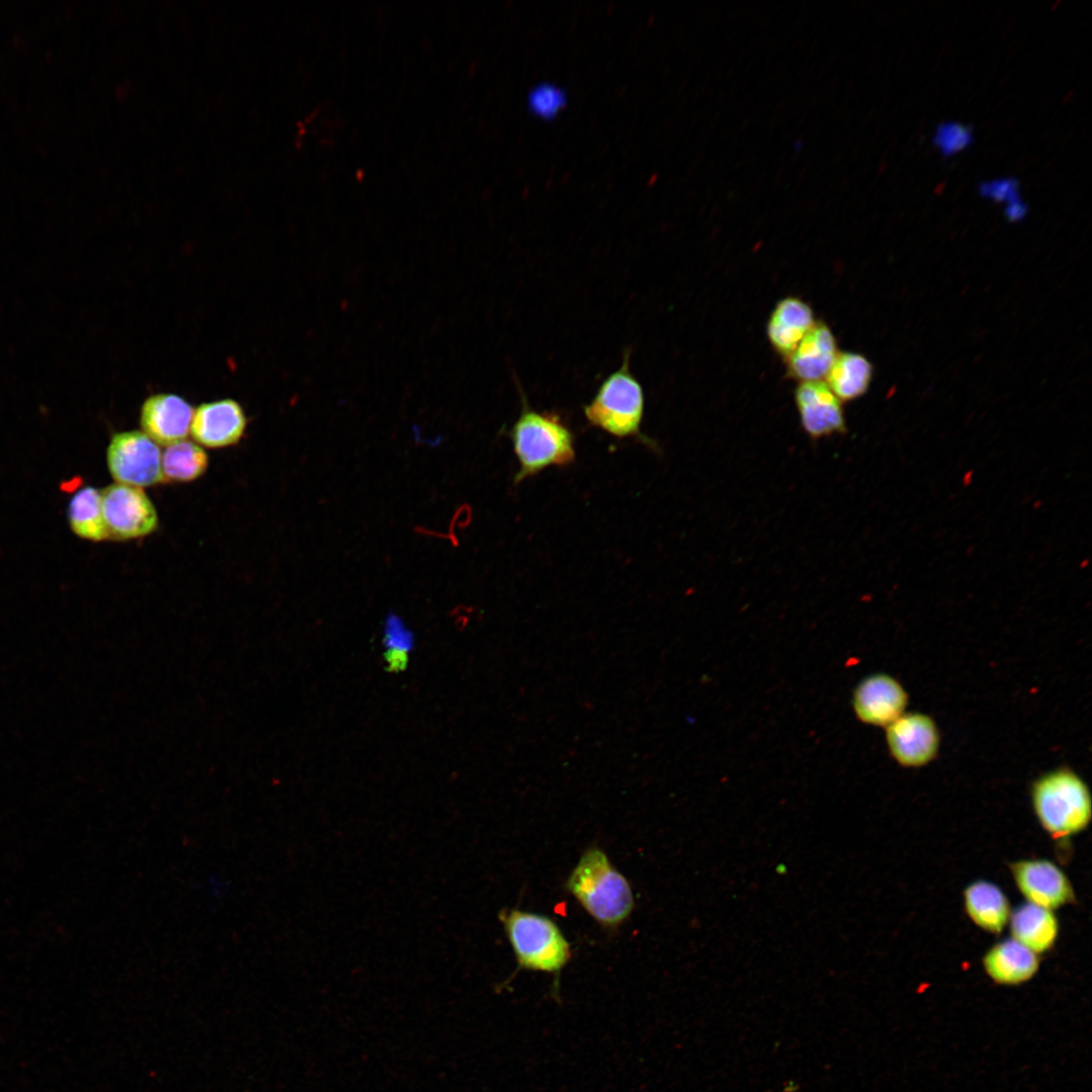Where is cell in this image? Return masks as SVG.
<instances>
[{
  "mask_svg": "<svg viewBox=\"0 0 1092 1092\" xmlns=\"http://www.w3.org/2000/svg\"><path fill=\"white\" fill-rule=\"evenodd\" d=\"M510 439L519 463L515 484L549 467L569 466L575 460V438L562 417L555 412L531 408L524 394L522 411L511 428Z\"/></svg>",
  "mask_w": 1092,
  "mask_h": 1092,
  "instance_id": "cell-1",
  "label": "cell"
},
{
  "mask_svg": "<svg viewBox=\"0 0 1092 1092\" xmlns=\"http://www.w3.org/2000/svg\"><path fill=\"white\" fill-rule=\"evenodd\" d=\"M565 888L606 928L621 925L634 908L628 880L597 846L582 853L567 878Z\"/></svg>",
  "mask_w": 1092,
  "mask_h": 1092,
  "instance_id": "cell-2",
  "label": "cell"
},
{
  "mask_svg": "<svg viewBox=\"0 0 1092 1092\" xmlns=\"http://www.w3.org/2000/svg\"><path fill=\"white\" fill-rule=\"evenodd\" d=\"M1031 805L1042 829L1053 838L1084 831L1092 819V796L1087 783L1069 767L1038 777L1030 790Z\"/></svg>",
  "mask_w": 1092,
  "mask_h": 1092,
  "instance_id": "cell-3",
  "label": "cell"
},
{
  "mask_svg": "<svg viewBox=\"0 0 1092 1092\" xmlns=\"http://www.w3.org/2000/svg\"><path fill=\"white\" fill-rule=\"evenodd\" d=\"M515 953L518 969L553 974L558 979L571 957L570 944L549 917L510 909L499 915Z\"/></svg>",
  "mask_w": 1092,
  "mask_h": 1092,
  "instance_id": "cell-4",
  "label": "cell"
},
{
  "mask_svg": "<svg viewBox=\"0 0 1092 1092\" xmlns=\"http://www.w3.org/2000/svg\"><path fill=\"white\" fill-rule=\"evenodd\" d=\"M644 411V390L630 370V351L626 350L622 365L601 383L583 406V415L592 427L615 438H642Z\"/></svg>",
  "mask_w": 1092,
  "mask_h": 1092,
  "instance_id": "cell-5",
  "label": "cell"
},
{
  "mask_svg": "<svg viewBox=\"0 0 1092 1092\" xmlns=\"http://www.w3.org/2000/svg\"><path fill=\"white\" fill-rule=\"evenodd\" d=\"M106 462L117 483L143 487L164 480L161 450L141 431L112 435L106 450Z\"/></svg>",
  "mask_w": 1092,
  "mask_h": 1092,
  "instance_id": "cell-6",
  "label": "cell"
},
{
  "mask_svg": "<svg viewBox=\"0 0 1092 1092\" xmlns=\"http://www.w3.org/2000/svg\"><path fill=\"white\" fill-rule=\"evenodd\" d=\"M101 500L107 539L140 538L157 528L156 509L141 487L116 482L101 489Z\"/></svg>",
  "mask_w": 1092,
  "mask_h": 1092,
  "instance_id": "cell-7",
  "label": "cell"
},
{
  "mask_svg": "<svg viewBox=\"0 0 1092 1092\" xmlns=\"http://www.w3.org/2000/svg\"><path fill=\"white\" fill-rule=\"evenodd\" d=\"M891 756L904 767H921L937 755L940 734L934 719L921 712H905L886 727Z\"/></svg>",
  "mask_w": 1092,
  "mask_h": 1092,
  "instance_id": "cell-8",
  "label": "cell"
},
{
  "mask_svg": "<svg viewBox=\"0 0 1092 1092\" xmlns=\"http://www.w3.org/2000/svg\"><path fill=\"white\" fill-rule=\"evenodd\" d=\"M1012 879L1026 902L1056 910L1076 899L1066 873L1046 858L1019 859L1009 864Z\"/></svg>",
  "mask_w": 1092,
  "mask_h": 1092,
  "instance_id": "cell-9",
  "label": "cell"
},
{
  "mask_svg": "<svg viewBox=\"0 0 1092 1092\" xmlns=\"http://www.w3.org/2000/svg\"><path fill=\"white\" fill-rule=\"evenodd\" d=\"M794 398L806 435L819 440L846 432L842 401L823 380L798 382Z\"/></svg>",
  "mask_w": 1092,
  "mask_h": 1092,
  "instance_id": "cell-10",
  "label": "cell"
},
{
  "mask_svg": "<svg viewBox=\"0 0 1092 1092\" xmlns=\"http://www.w3.org/2000/svg\"><path fill=\"white\" fill-rule=\"evenodd\" d=\"M908 699L899 680L878 672L858 682L852 695V708L860 722L886 728L905 713Z\"/></svg>",
  "mask_w": 1092,
  "mask_h": 1092,
  "instance_id": "cell-11",
  "label": "cell"
},
{
  "mask_svg": "<svg viewBox=\"0 0 1092 1092\" xmlns=\"http://www.w3.org/2000/svg\"><path fill=\"white\" fill-rule=\"evenodd\" d=\"M194 408L183 397L173 393L149 396L141 410L143 432L155 443L170 446L189 435Z\"/></svg>",
  "mask_w": 1092,
  "mask_h": 1092,
  "instance_id": "cell-12",
  "label": "cell"
},
{
  "mask_svg": "<svg viewBox=\"0 0 1092 1092\" xmlns=\"http://www.w3.org/2000/svg\"><path fill=\"white\" fill-rule=\"evenodd\" d=\"M247 418L241 404L224 398L201 403L194 408L190 433L193 439L209 448L236 444L243 436Z\"/></svg>",
  "mask_w": 1092,
  "mask_h": 1092,
  "instance_id": "cell-13",
  "label": "cell"
},
{
  "mask_svg": "<svg viewBox=\"0 0 1092 1092\" xmlns=\"http://www.w3.org/2000/svg\"><path fill=\"white\" fill-rule=\"evenodd\" d=\"M838 352L830 327L816 321L796 349L784 359L787 377L798 382L822 380Z\"/></svg>",
  "mask_w": 1092,
  "mask_h": 1092,
  "instance_id": "cell-14",
  "label": "cell"
},
{
  "mask_svg": "<svg viewBox=\"0 0 1092 1092\" xmlns=\"http://www.w3.org/2000/svg\"><path fill=\"white\" fill-rule=\"evenodd\" d=\"M811 305L797 296L779 300L766 324L769 345L783 359L788 357L815 325Z\"/></svg>",
  "mask_w": 1092,
  "mask_h": 1092,
  "instance_id": "cell-15",
  "label": "cell"
},
{
  "mask_svg": "<svg viewBox=\"0 0 1092 1092\" xmlns=\"http://www.w3.org/2000/svg\"><path fill=\"white\" fill-rule=\"evenodd\" d=\"M986 974L1000 985L1029 981L1039 969V957L1012 937L993 944L984 954Z\"/></svg>",
  "mask_w": 1092,
  "mask_h": 1092,
  "instance_id": "cell-16",
  "label": "cell"
},
{
  "mask_svg": "<svg viewBox=\"0 0 1092 1092\" xmlns=\"http://www.w3.org/2000/svg\"><path fill=\"white\" fill-rule=\"evenodd\" d=\"M964 906L975 925L993 934L1003 931L1012 912L1002 889L986 880L975 881L965 888Z\"/></svg>",
  "mask_w": 1092,
  "mask_h": 1092,
  "instance_id": "cell-17",
  "label": "cell"
},
{
  "mask_svg": "<svg viewBox=\"0 0 1092 1092\" xmlns=\"http://www.w3.org/2000/svg\"><path fill=\"white\" fill-rule=\"evenodd\" d=\"M1008 923L1011 937L1038 956L1049 951L1059 936L1054 911L1028 902L1011 912Z\"/></svg>",
  "mask_w": 1092,
  "mask_h": 1092,
  "instance_id": "cell-18",
  "label": "cell"
},
{
  "mask_svg": "<svg viewBox=\"0 0 1092 1092\" xmlns=\"http://www.w3.org/2000/svg\"><path fill=\"white\" fill-rule=\"evenodd\" d=\"M874 374L871 361L856 352H838L825 376V383L842 401H852L867 393Z\"/></svg>",
  "mask_w": 1092,
  "mask_h": 1092,
  "instance_id": "cell-19",
  "label": "cell"
},
{
  "mask_svg": "<svg viewBox=\"0 0 1092 1092\" xmlns=\"http://www.w3.org/2000/svg\"><path fill=\"white\" fill-rule=\"evenodd\" d=\"M67 519L76 536L93 542L107 539L101 490L90 485L78 489L69 500Z\"/></svg>",
  "mask_w": 1092,
  "mask_h": 1092,
  "instance_id": "cell-20",
  "label": "cell"
},
{
  "mask_svg": "<svg viewBox=\"0 0 1092 1092\" xmlns=\"http://www.w3.org/2000/svg\"><path fill=\"white\" fill-rule=\"evenodd\" d=\"M208 464L205 451L183 440L167 446L162 454V472L168 481H191L202 475Z\"/></svg>",
  "mask_w": 1092,
  "mask_h": 1092,
  "instance_id": "cell-21",
  "label": "cell"
},
{
  "mask_svg": "<svg viewBox=\"0 0 1092 1092\" xmlns=\"http://www.w3.org/2000/svg\"><path fill=\"white\" fill-rule=\"evenodd\" d=\"M384 662L390 672L402 671L414 647V634L402 619L389 613L383 625Z\"/></svg>",
  "mask_w": 1092,
  "mask_h": 1092,
  "instance_id": "cell-22",
  "label": "cell"
},
{
  "mask_svg": "<svg viewBox=\"0 0 1092 1092\" xmlns=\"http://www.w3.org/2000/svg\"><path fill=\"white\" fill-rule=\"evenodd\" d=\"M567 91L552 81H539L528 91L526 105L529 111L542 119H553L567 105Z\"/></svg>",
  "mask_w": 1092,
  "mask_h": 1092,
  "instance_id": "cell-23",
  "label": "cell"
},
{
  "mask_svg": "<svg viewBox=\"0 0 1092 1092\" xmlns=\"http://www.w3.org/2000/svg\"><path fill=\"white\" fill-rule=\"evenodd\" d=\"M933 143L944 156L956 155L972 145V129L961 122H943L937 126Z\"/></svg>",
  "mask_w": 1092,
  "mask_h": 1092,
  "instance_id": "cell-24",
  "label": "cell"
},
{
  "mask_svg": "<svg viewBox=\"0 0 1092 1092\" xmlns=\"http://www.w3.org/2000/svg\"><path fill=\"white\" fill-rule=\"evenodd\" d=\"M1019 182L1015 178H1001L982 183L979 192L996 202H1013L1019 198Z\"/></svg>",
  "mask_w": 1092,
  "mask_h": 1092,
  "instance_id": "cell-25",
  "label": "cell"
},
{
  "mask_svg": "<svg viewBox=\"0 0 1092 1092\" xmlns=\"http://www.w3.org/2000/svg\"><path fill=\"white\" fill-rule=\"evenodd\" d=\"M1026 213V205L1020 200H1016L1008 203L1006 207V214L1009 219L1016 220L1022 218Z\"/></svg>",
  "mask_w": 1092,
  "mask_h": 1092,
  "instance_id": "cell-26",
  "label": "cell"
}]
</instances>
